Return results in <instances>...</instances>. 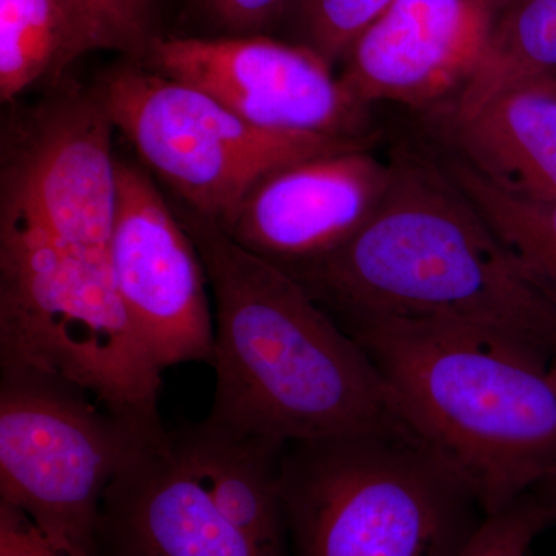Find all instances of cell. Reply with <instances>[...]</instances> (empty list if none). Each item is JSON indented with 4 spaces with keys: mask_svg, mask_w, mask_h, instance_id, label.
I'll use <instances>...</instances> for the list:
<instances>
[{
    "mask_svg": "<svg viewBox=\"0 0 556 556\" xmlns=\"http://www.w3.org/2000/svg\"><path fill=\"white\" fill-rule=\"evenodd\" d=\"M142 64L195 87L262 129L371 139L367 105L324 58L266 35L160 38Z\"/></svg>",
    "mask_w": 556,
    "mask_h": 556,
    "instance_id": "cell-8",
    "label": "cell"
},
{
    "mask_svg": "<svg viewBox=\"0 0 556 556\" xmlns=\"http://www.w3.org/2000/svg\"><path fill=\"white\" fill-rule=\"evenodd\" d=\"M169 438L219 514L266 555L285 556L280 466L287 445L232 433L206 419L169 431Z\"/></svg>",
    "mask_w": 556,
    "mask_h": 556,
    "instance_id": "cell-14",
    "label": "cell"
},
{
    "mask_svg": "<svg viewBox=\"0 0 556 556\" xmlns=\"http://www.w3.org/2000/svg\"><path fill=\"white\" fill-rule=\"evenodd\" d=\"M540 490L543 492V495L547 497L548 503L552 504V507H554L556 511V478L541 485Z\"/></svg>",
    "mask_w": 556,
    "mask_h": 556,
    "instance_id": "cell-23",
    "label": "cell"
},
{
    "mask_svg": "<svg viewBox=\"0 0 556 556\" xmlns=\"http://www.w3.org/2000/svg\"><path fill=\"white\" fill-rule=\"evenodd\" d=\"M65 20L60 0H0V101L14 104L40 80H61Z\"/></svg>",
    "mask_w": 556,
    "mask_h": 556,
    "instance_id": "cell-17",
    "label": "cell"
},
{
    "mask_svg": "<svg viewBox=\"0 0 556 556\" xmlns=\"http://www.w3.org/2000/svg\"><path fill=\"white\" fill-rule=\"evenodd\" d=\"M497 0H396L343 56L339 78L362 104L444 110L484 56Z\"/></svg>",
    "mask_w": 556,
    "mask_h": 556,
    "instance_id": "cell-10",
    "label": "cell"
},
{
    "mask_svg": "<svg viewBox=\"0 0 556 556\" xmlns=\"http://www.w3.org/2000/svg\"><path fill=\"white\" fill-rule=\"evenodd\" d=\"M396 0H289L285 20L294 40L334 67Z\"/></svg>",
    "mask_w": 556,
    "mask_h": 556,
    "instance_id": "cell-19",
    "label": "cell"
},
{
    "mask_svg": "<svg viewBox=\"0 0 556 556\" xmlns=\"http://www.w3.org/2000/svg\"><path fill=\"white\" fill-rule=\"evenodd\" d=\"M371 217L331 251L277 265L345 329L445 320L554 353L556 303L450 177L431 144L390 159Z\"/></svg>",
    "mask_w": 556,
    "mask_h": 556,
    "instance_id": "cell-2",
    "label": "cell"
},
{
    "mask_svg": "<svg viewBox=\"0 0 556 556\" xmlns=\"http://www.w3.org/2000/svg\"><path fill=\"white\" fill-rule=\"evenodd\" d=\"M166 437V434H163ZM152 437L51 372L0 367V503L67 556H97L109 485Z\"/></svg>",
    "mask_w": 556,
    "mask_h": 556,
    "instance_id": "cell-7",
    "label": "cell"
},
{
    "mask_svg": "<svg viewBox=\"0 0 556 556\" xmlns=\"http://www.w3.org/2000/svg\"><path fill=\"white\" fill-rule=\"evenodd\" d=\"M112 257L121 302L155 364L212 365L215 318L199 249L152 178L121 160Z\"/></svg>",
    "mask_w": 556,
    "mask_h": 556,
    "instance_id": "cell-9",
    "label": "cell"
},
{
    "mask_svg": "<svg viewBox=\"0 0 556 556\" xmlns=\"http://www.w3.org/2000/svg\"><path fill=\"white\" fill-rule=\"evenodd\" d=\"M551 80H552V84H554L555 89H556V78H551Z\"/></svg>",
    "mask_w": 556,
    "mask_h": 556,
    "instance_id": "cell-25",
    "label": "cell"
},
{
    "mask_svg": "<svg viewBox=\"0 0 556 556\" xmlns=\"http://www.w3.org/2000/svg\"><path fill=\"white\" fill-rule=\"evenodd\" d=\"M97 556H268L219 514L166 437L144 442L102 497Z\"/></svg>",
    "mask_w": 556,
    "mask_h": 556,
    "instance_id": "cell-12",
    "label": "cell"
},
{
    "mask_svg": "<svg viewBox=\"0 0 556 556\" xmlns=\"http://www.w3.org/2000/svg\"><path fill=\"white\" fill-rule=\"evenodd\" d=\"M346 332L378 369L402 426L467 486L482 514L556 478L547 351L459 321L387 320Z\"/></svg>",
    "mask_w": 556,
    "mask_h": 556,
    "instance_id": "cell-4",
    "label": "cell"
},
{
    "mask_svg": "<svg viewBox=\"0 0 556 556\" xmlns=\"http://www.w3.org/2000/svg\"><path fill=\"white\" fill-rule=\"evenodd\" d=\"M536 490L485 515L459 556H529L538 536L556 522V511Z\"/></svg>",
    "mask_w": 556,
    "mask_h": 556,
    "instance_id": "cell-20",
    "label": "cell"
},
{
    "mask_svg": "<svg viewBox=\"0 0 556 556\" xmlns=\"http://www.w3.org/2000/svg\"><path fill=\"white\" fill-rule=\"evenodd\" d=\"M547 378L551 380V386L554 387L556 393V348L551 358H548Z\"/></svg>",
    "mask_w": 556,
    "mask_h": 556,
    "instance_id": "cell-24",
    "label": "cell"
},
{
    "mask_svg": "<svg viewBox=\"0 0 556 556\" xmlns=\"http://www.w3.org/2000/svg\"><path fill=\"white\" fill-rule=\"evenodd\" d=\"M280 495L298 556H459L485 517L407 430L287 445Z\"/></svg>",
    "mask_w": 556,
    "mask_h": 556,
    "instance_id": "cell-5",
    "label": "cell"
},
{
    "mask_svg": "<svg viewBox=\"0 0 556 556\" xmlns=\"http://www.w3.org/2000/svg\"><path fill=\"white\" fill-rule=\"evenodd\" d=\"M115 130L175 200L230 232L263 179L291 164L369 148V139L262 129L195 87L121 60L93 87Z\"/></svg>",
    "mask_w": 556,
    "mask_h": 556,
    "instance_id": "cell-6",
    "label": "cell"
},
{
    "mask_svg": "<svg viewBox=\"0 0 556 556\" xmlns=\"http://www.w3.org/2000/svg\"><path fill=\"white\" fill-rule=\"evenodd\" d=\"M65 20L61 80L91 51H115L123 60L144 62L153 33V0H60Z\"/></svg>",
    "mask_w": 556,
    "mask_h": 556,
    "instance_id": "cell-18",
    "label": "cell"
},
{
    "mask_svg": "<svg viewBox=\"0 0 556 556\" xmlns=\"http://www.w3.org/2000/svg\"><path fill=\"white\" fill-rule=\"evenodd\" d=\"M551 78H556V0H497L473 78L433 118H460L501 91Z\"/></svg>",
    "mask_w": 556,
    "mask_h": 556,
    "instance_id": "cell-15",
    "label": "cell"
},
{
    "mask_svg": "<svg viewBox=\"0 0 556 556\" xmlns=\"http://www.w3.org/2000/svg\"><path fill=\"white\" fill-rule=\"evenodd\" d=\"M0 556H67L40 533L27 515L0 503Z\"/></svg>",
    "mask_w": 556,
    "mask_h": 556,
    "instance_id": "cell-22",
    "label": "cell"
},
{
    "mask_svg": "<svg viewBox=\"0 0 556 556\" xmlns=\"http://www.w3.org/2000/svg\"><path fill=\"white\" fill-rule=\"evenodd\" d=\"M430 144L450 177L556 303V200L507 192L444 142L433 138Z\"/></svg>",
    "mask_w": 556,
    "mask_h": 556,
    "instance_id": "cell-16",
    "label": "cell"
},
{
    "mask_svg": "<svg viewBox=\"0 0 556 556\" xmlns=\"http://www.w3.org/2000/svg\"><path fill=\"white\" fill-rule=\"evenodd\" d=\"M437 139L497 188L556 200V89L551 79L501 91L460 118H433Z\"/></svg>",
    "mask_w": 556,
    "mask_h": 556,
    "instance_id": "cell-13",
    "label": "cell"
},
{
    "mask_svg": "<svg viewBox=\"0 0 556 556\" xmlns=\"http://www.w3.org/2000/svg\"><path fill=\"white\" fill-rule=\"evenodd\" d=\"M208 16L229 35H265L285 20L289 0H201Z\"/></svg>",
    "mask_w": 556,
    "mask_h": 556,
    "instance_id": "cell-21",
    "label": "cell"
},
{
    "mask_svg": "<svg viewBox=\"0 0 556 556\" xmlns=\"http://www.w3.org/2000/svg\"><path fill=\"white\" fill-rule=\"evenodd\" d=\"M390 178L369 148L300 161L252 190L228 236L276 265L317 257L371 217Z\"/></svg>",
    "mask_w": 556,
    "mask_h": 556,
    "instance_id": "cell-11",
    "label": "cell"
},
{
    "mask_svg": "<svg viewBox=\"0 0 556 556\" xmlns=\"http://www.w3.org/2000/svg\"><path fill=\"white\" fill-rule=\"evenodd\" d=\"M215 299L208 422L289 445L405 430L371 358L308 291L175 200Z\"/></svg>",
    "mask_w": 556,
    "mask_h": 556,
    "instance_id": "cell-3",
    "label": "cell"
},
{
    "mask_svg": "<svg viewBox=\"0 0 556 556\" xmlns=\"http://www.w3.org/2000/svg\"><path fill=\"white\" fill-rule=\"evenodd\" d=\"M115 131L93 87L68 78L3 121L0 367L62 376L161 437L163 369L139 340L113 270Z\"/></svg>",
    "mask_w": 556,
    "mask_h": 556,
    "instance_id": "cell-1",
    "label": "cell"
}]
</instances>
